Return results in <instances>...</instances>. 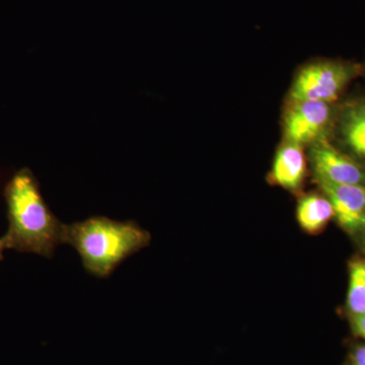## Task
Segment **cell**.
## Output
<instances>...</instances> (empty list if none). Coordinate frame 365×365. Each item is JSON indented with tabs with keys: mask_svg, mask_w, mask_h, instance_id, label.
I'll return each instance as SVG.
<instances>
[{
	"mask_svg": "<svg viewBox=\"0 0 365 365\" xmlns=\"http://www.w3.org/2000/svg\"><path fill=\"white\" fill-rule=\"evenodd\" d=\"M292 103L284 118L285 143L302 146L327 140L338 114L333 104L317 101Z\"/></svg>",
	"mask_w": 365,
	"mask_h": 365,
	"instance_id": "277c9868",
	"label": "cell"
},
{
	"mask_svg": "<svg viewBox=\"0 0 365 365\" xmlns=\"http://www.w3.org/2000/svg\"><path fill=\"white\" fill-rule=\"evenodd\" d=\"M352 329L357 336L365 339V314L359 317H353Z\"/></svg>",
	"mask_w": 365,
	"mask_h": 365,
	"instance_id": "7c38bea8",
	"label": "cell"
},
{
	"mask_svg": "<svg viewBox=\"0 0 365 365\" xmlns=\"http://www.w3.org/2000/svg\"><path fill=\"white\" fill-rule=\"evenodd\" d=\"M359 71V67L355 64L339 61L317 62L307 66L295 78L290 90V100L333 104Z\"/></svg>",
	"mask_w": 365,
	"mask_h": 365,
	"instance_id": "3957f363",
	"label": "cell"
},
{
	"mask_svg": "<svg viewBox=\"0 0 365 365\" xmlns=\"http://www.w3.org/2000/svg\"><path fill=\"white\" fill-rule=\"evenodd\" d=\"M311 162L317 181L365 186V169L327 140L312 144Z\"/></svg>",
	"mask_w": 365,
	"mask_h": 365,
	"instance_id": "5b68a950",
	"label": "cell"
},
{
	"mask_svg": "<svg viewBox=\"0 0 365 365\" xmlns=\"http://www.w3.org/2000/svg\"><path fill=\"white\" fill-rule=\"evenodd\" d=\"M347 307L352 318L365 314V259L350 263Z\"/></svg>",
	"mask_w": 365,
	"mask_h": 365,
	"instance_id": "30bf717a",
	"label": "cell"
},
{
	"mask_svg": "<svg viewBox=\"0 0 365 365\" xmlns=\"http://www.w3.org/2000/svg\"><path fill=\"white\" fill-rule=\"evenodd\" d=\"M7 248V242L6 237H0V261L4 259V252L6 251Z\"/></svg>",
	"mask_w": 365,
	"mask_h": 365,
	"instance_id": "4fadbf2b",
	"label": "cell"
},
{
	"mask_svg": "<svg viewBox=\"0 0 365 365\" xmlns=\"http://www.w3.org/2000/svg\"><path fill=\"white\" fill-rule=\"evenodd\" d=\"M327 198L332 203L335 217L341 227L355 232L365 227V186L339 185L318 181Z\"/></svg>",
	"mask_w": 365,
	"mask_h": 365,
	"instance_id": "8992f818",
	"label": "cell"
},
{
	"mask_svg": "<svg viewBox=\"0 0 365 365\" xmlns=\"http://www.w3.org/2000/svg\"><path fill=\"white\" fill-rule=\"evenodd\" d=\"M335 128L346 150L365 162V101L346 104L337 114Z\"/></svg>",
	"mask_w": 365,
	"mask_h": 365,
	"instance_id": "52a82bcc",
	"label": "cell"
},
{
	"mask_svg": "<svg viewBox=\"0 0 365 365\" xmlns=\"http://www.w3.org/2000/svg\"><path fill=\"white\" fill-rule=\"evenodd\" d=\"M364 230H365V227H364Z\"/></svg>",
	"mask_w": 365,
	"mask_h": 365,
	"instance_id": "5bb4252c",
	"label": "cell"
},
{
	"mask_svg": "<svg viewBox=\"0 0 365 365\" xmlns=\"http://www.w3.org/2000/svg\"><path fill=\"white\" fill-rule=\"evenodd\" d=\"M151 235L136 222L93 216L66 225V244L78 252L83 267L100 278L110 275L125 260L150 245Z\"/></svg>",
	"mask_w": 365,
	"mask_h": 365,
	"instance_id": "7a4b0ae2",
	"label": "cell"
},
{
	"mask_svg": "<svg viewBox=\"0 0 365 365\" xmlns=\"http://www.w3.org/2000/svg\"><path fill=\"white\" fill-rule=\"evenodd\" d=\"M297 220L307 234L321 232L335 216L332 203L327 197L307 195L300 199L297 211Z\"/></svg>",
	"mask_w": 365,
	"mask_h": 365,
	"instance_id": "9c48e42d",
	"label": "cell"
},
{
	"mask_svg": "<svg viewBox=\"0 0 365 365\" xmlns=\"http://www.w3.org/2000/svg\"><path fill=\"white\" fill-rule=\"evenodd\" d=\"M350 365H365V345H357L349 355Z\"/></svg>",
	"mask_w": 365,
	"mask_h": 365,
	"instance_id": "8fae6325",
	"label": "cell"
},
{
	"mask_svg": "<svg viewBox=\"0 0 365 365\" xmlns=\"http://www.w3.org/2000/svg\"><path fill=\"white\" fill-rule=\"evenodd\" d=\"M307 160L302 146L285 143L276 153L271 179L278 186L297 190L306 176Z\"/></svg>",
	"mask_w": 365,
	"mask_h": 365,
	"instance_id": "ba28073f",
	"label": "cell"
},
{
	"mask_svg": "<svg viewBox=\"0 0 365 365\" xmlns=\"http://www.w3.org/2000/svg\"><path fill=\"white\" fill-rule=\"evenodd\" d=\"M4 198L9 220L4 235L7 248L52 258L57 247L66 244V225L48 207L32 170L16 173L6 185Z\"/></svg>",
	"mask_w": 365,
	"mask_h": 365,
	"instance_id": "6da1fadb",
	"label": "cell"
}]
</instances>
